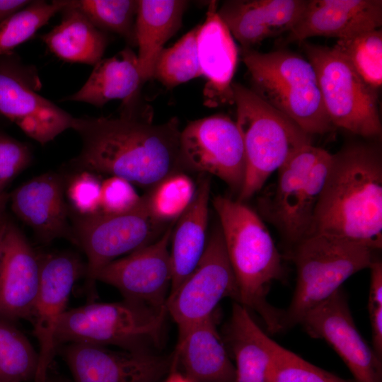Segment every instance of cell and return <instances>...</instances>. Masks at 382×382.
Listing matches in <instances>:
<instances>
[{
	"mask_svg": "<svg viewBox=\"0 0 382 382\" xmlns=\"http://www.w3.org/2000/svg\"><path fill=\"white\" fill-rule=\"evenodd\" d=\"M270 382H347L278 345Z\"/></svg>",
	"mask_w": 382,
	"mask_h": 382,
	"instance_id": "e575fe53",
	"label": "cell"
},
{
	"mask_svg": "<svg viewBox=\"0 0 382 382\" xmlns=\"http://www.w3.org/2000/svg\"><path fill=\"white\" fill-rule=\"evenodd\" d=\"M178 161L183 172L215 175L240 193L245 173V151L236 122L227 115L190 122L180 132Z\"/></svg>",
	"mask_w": 382,
	"mask_h": 382,
	"instance_id": "4fadbf2b",
	"label": "cell"
},
{
	"mask_svg": "<svg viewBox=\"0 0 382 382\" xmlns=\"http://www.w3.org/2000/svg\"><path fill=\"white\" fill-rule=\"evenodd\" d=\"M371 327L372 348L382 357V306L368 308Z\"/></svg>",
	"mask_w": 382,
	"mask_h": 382,
	"instance_id": "ab89813d",
	"label": "cell"
},
{
	"mask_svg": "<svg viewBox=\"0 0 382 382\" xmlns=\"http://www.w3.org/2000/svg\"><path fill=\"white\" fill-rule=\"evenodd\" d=\"M196 187L184 172L171 174L161 180L144 196L153 215L170 224L178 219L190 204Z\"/></svg>",
	"mask_w": 382,
	"mask_h": 382,
	"instance_id": "836d02e7",
	"label": "cell"
},
{
	"mask_svg": "<svg viewBox=\"0 0 382 382\" xmlns=\"http://www.w3.org/2000/svg\"><path fill=\"white\" fill-rule=\"evenodd\" d=\"M333 47L348 62L368 86L378 92L382 85L381 28L337 40Z\"/></svg>",
	"mask_w": 382,
	"mask_h": 382,
	"instance_id": "f546056e",
	"label": "cell"
},
{
	"mask_svg": "<svg viewBox=\"0 0 382 382\" xmlns=\"http://www.w3.org/2000/svg\"><path fill=\"white\" fill-rule=\"evenodd\" d=\"M332 160V154L310 144L278 170L272 191L258 200L262 215L294 246L311 235L315 211Z\"/></svg>",
	"mask_w": 382,
	"mask_h": 382,
	"instance_id": "ba28073f",
	"label": "cell"
},
{
	"mask_svg": "<svg viewBox=\"0 0 382 382\" xmlns=\"http://www.w3.org/2000/svg\"><path fill=\"white\" fill-rule=\"evenodd\" d=\"M62 13L61 22L41 35L42 40L63 61L95 66L108 45V33L96 28L70 0Z\"/></svg>",
	"mask_w": 382,
	"mask_h": 382,
	"instance_id": "83f0119b",
	"label": "cell"
},
{
	"mask_svg": "<svg viewBox=\"0 0 382 382\" xmlns=\"http://www.w3.org/2000/svg\"><path fill=\"white\" fill-rule=\"evenodd\" d=\"M241 54L250 88L262 100L311 136L332 129L315 69L307 59L286 49L260 52L241 48Z\"/></svg>",
	"mask_w": 382,
	"mask_h": 382,
	"instance_id": "277c9868",
	"label": "cell"
},
{
	"mask_svg": "<svg viewBox=\"0 0 382 382\" xmlns=\"http://www.w3.org/2000/svg\"><path fill=\"white\" fill-rule=\"evenodd\" d=\"M8 222L4 217L0 219V255Z\"/></svg>",
	"mask_w": 382,
	"mask_h": 382,
	"instance_id": "7bdbcfd3",
	"label": "cell"
},
{
	"mask_svg": "<svg viewBox=\"0 0 382 382\" xmlns=\"http://www.w3.org/2000/svg\"><path fill=\"white\" fill-rule=\"evenodd\" d=\"M40 257L8 222L0 255V318L30 319L40 284Z\"/></svg>",
	"mask_w": 382,
	"mask_h": 382,
	"instance_id": "ac0fdd59",
	"label": "cell"
},
{
	"mask_svg": "<svg viewBox=\"0 0 382 382\" xmlns=\"http://www.w3.org/2000/svg\"><path fill=\"white\" fill-rule=\"evenodd\" d=\"M210 190L209 175L200 174L192 200L174 224L170 238L172 282L169 295L192 272L204 252Z\"/></svg>",
	"mask_w": 382,
	"mask_h": 382,
	"instance_id": "603a6c76",
	"label": "cell"
},
{
	"mask_svg": "<svg viewBox=\"0 0 382 382\" xmlns=\"http://www.w3.org/2000/svg\"><path fill=\"white\" fill-rule=\"evenodd\" d=\"M224 298L239 303L236 279L218 225L208 236L203 255L195 270L168 297L167 312L178 326V339L213 315Z\"/></svg>",
	"mask_w": 382,
	"mask_h": 382,
	"instance_id": "8fae6325",
	"label": "cell"
},
{
	"mask_svg": "<svg viewBox=\"0 0 382 382\" xmlns=\"http://www.w3.org/2000/svg\"><path fill=\"white\" fill-rule=\"evenodd\" d=\"M101 181L96 174L79 171L69 181L66 191L71 207L80 216L100 212Z\"/></svg>",
	"mask_w": 382,
	"mask_h": 382,
	"instance_id": "d590c367",
	"label": "cell"
},
{
	"mask_svg": "<svg viewBox=\"0 0 382 382\" xmlns=\"http://www.w3.org/2000/svg\"><path fill=\"white\" fill-rule=\"evenodd\" d=\"M138 98L139 93L122 101L117 117H74L71 129L79 134L81 149L70 162L73 168L144 187L183 172L178 161L179 120L173 117L154 123L151 111L139 107Z\"/></svg>",
	"mask_w": 382,
	"mask_h": 382,
	"instance_id": "6da1fadb",
	"label": "cell"
},
{
	"mask_svg": "<svg viewBox=\"0 0 382 382\" xmlns=\"http://www.w3.org/2000/svg\"><path fill=\"white\" fill-rule=\"evenodd\" d=\"M38 352L11 321L0 318V379L28 382L35 379Z\"/></svg>",
	"mask_w": 382,
	"mask_h": 382,
	"instance_id": "f1b7e54d",
	"label": "cell"
},
{
	"mask_svg": "<svg viewBox=\"0 0 382 382\" xmlns=\"http://www.w3.org/2000/svg\"><path fill=\"white\" fill-rule=\"evenodd\" d=\"M98 29L113 33L130 47L137 46L135 24L138 8L136 0H71Z\"/></svg>",
	"mask_w": 382,
	"mask_h": 382,
	"instance_id": "4dcf8cb0",
	"label": "cell"
},
{
	"mask_svg": "<svg viewBox=\"0 0 382 382\" xmlns=\"http://www.w3.org/2000/svg\"><path fill=\"white\" fill-rule=\"evenodd\" d=\"M142 83L137 54L127 47L113 57L100 60L82 87L63 100L101 108L110 100L133 97L139 93Z\"/></svg>",
	"mask_w": 382,
	"mask_h": 382,
	"instance_id": "484cf974",
	"label": "cell"
},
{
	"mask_svg": "<svg viewBox=\"0 0 382 382\" xmlns=\"http://www.w3.org/2000/svg\"><path fill=\"white\" fill-rule=\"evenodd\" d=\"M35 67L14 52L0 56V112L42 145L71 129L74 117L38 93Z\"/></svg>",
	"mask_w": 382,
	"mask_h": 382,
	"instance_id": "7c38bea8",
	"label": "cell"
},
{
	"mask_svg": "<svg viewBox=\"0 0 382 382\" xmlns=\"http://www.w3.org/2000/svg\"><path fill=\"white\" fill-rule=\"evenodd\" d=\"M40 284L30 320L39 344L34 382H46L58 349L55 335L59 322L75 282L85 275L86 265L69 253L46 255L40 258Z\"/></svg>",
	"mask_w": 382,
	"mask_h": 382,
	"instance_id": "5bb4252c",
	"label": "cell"
},
{
	"mask_svg": "<svg viewBox=\"0 0 382 382\" xmlns=\"http://www.w3.org/2000/svg\"><path fill=\"white\" fill-rule=\"evenodd\" d=\"M187 4L183 0L138 1L135 33L144 83L153 78L156 59L166 42L180 28Z\"/></svg>",
	"mask_w": 382,
	"mask_h": 382,
	"instance_id": "4316f807",
	"label": "cell"
},
{
	"mask_svg": "<svg viewBox=\"0 0 382 382\" xmlns=\"http://www.w3.org/2000/svg\"><path fill=\"white\" fill-rule=\"evenodd\" d=\"M68 0L30 1L0 24V56L13 52L67 6Z\"/></svg>",
	"mask_w": 382,
	"mask_h": 382,
	"instance_id": "1f68e13d",
	"label": "cell"
},
{
	"mask_svg": "<svg viewBox=\"0 0 382 382\" xmlns=\"http://www.w3.org/2000/svg\"><path fill=\"white\" fill-rule=\"evenodd\" d=\"M141 197L127 180L110 176L101 183L100 212L122 214L135 208Z\"/></svg>",
	"mask_w": 382,
	"mask_h": 382,
	"instance_id": "8d00e7d4",
	"label": "cell"
},
{
	"mask_svg": "<svg viewBox=\"0 0 382 382\" xmlns=\"http://www.w3.org/2000/svg\"><path fill=\"white\" fill-rule=\"evenodd\" d=\"M213 206L219 219L226 253L239 293V303L255 311L269 332H281L283 311L267 300L272 282L284 278L282 256L259 215L238 200L217 195Z\"/></svg>",
	"mask_w": 382,
	"mask_h": 382,
	"instance_id": "3957f363",
	"label": "cell"
},
{
	"mask_svg": "<svg viewBox=\"0 0 382 382\" xmlns=\"http://www.w3.org/2000/svg\"><path fill=\"white\" fill-rule=\"evenodd\" d=\"M31 151L25 144L0 133V193L30 163Z\"/></svg>",
	"mask_w": 382,
	"mask_h": 382,
	"instance_id": "74e56055",
	"label": "cell"
},
{
	"mask_svg": "<svg viewBox=\"0 0 382 382\" xmlns=\"http://www.w3.org/2000/svg\"><path fill=\"white\" fill-rule=\"evenodd\" d=\"M9 198L10 195H8L6 197L0 199V219L4 217V213L5 212L6 204L9 201Z\"/></svg>",
	"mask_w": 382,
	"mask_h": 382,
	"instance_id": "ee69618b",
	"label": "cell"
},
{
	"mask_svg": "<svg viewBox=\"0 0 382 382\" xmlns=\"http://www.w3.org/2000/svg\"><path fill=\"white\" fill-rule=\"evenodd\" d=\"M212 1L204 22L198 25L197 48L199 66L207 83L204 103L209 107L234 104L233 78L238 59V49Z\"/></svg>",
	"mask_w": 382,
	"mask_h": 382,
	"instance_id": "7402d4cb",
	"label": "cell"
},
{
	"mask_svg": "<svg viewBox=\"0 0 382 382\" xmlns=\"http://www.w3.org/2000/svg\"><path fill=\"white\" fill-rule=\"evenodd\" d=\"M28 0H0V24L30 3Z\"/></svg>",
	"mask_w": 382,
	"mask_h": 382,
	"instance_id": "60d3db41",
	"label": "cell"
},
{
	"mask_svg": "<svg viewBox=\"0 0 382 382\" xmlns=\"http://www.w3.org/2000/svg\"><path fill=\"white\" fill-rule=\"evenodd\" d=\"M8 195L6 192L0 193V199Z\"/></svg>",
	"mask_w": 382,
	"mask_h": 382,
	"instance_id": "bcb514c9",
	"label": "cell"
},
{
	"mask_svg": "<svg viewBox=\"0 0 382 382\" xmlns=\"http://www.w3.org/2000/svg\"><path fill=\"white\" fill-rule=\"evenodd\" d=\"M375 250L335 237L311 235L291 247L290 259L296 267V288L283 311L281 331L299 325L302 318L341 288L354 274L369 268Z\"/></svg>",
	"mask_w": 382,
	"mask_h": 382,
	"instance_id": "8992f818",
	"label": "cell"
},
{
	"mask_svg": "<svg viewBox=\"0 0 382 382\" xmlns=\"http://www.w3.org/2000/svg\"><path fill=\"white\" fill-rule=\"evenodd\" d=\"M170 224L153 215L144 195L135 208L125 214L100 212L90 216L78 215L71 228L74 243L81 248L87 259L85 290L88 302L95 298L96 277L103 267L122 255L156 241Z\"/></svg>",
	"mask_w": 382,
	"mask_h": 382,
	"instance_id": "9c48e42d",
	"label": "cell"
},
{
	"mask_svg": "<svg viewBox=\"0 0 382 382\" xmlns=\"http://www.w3.org/2000/svg\"><path fill=\"white\" fill-rule=\"evenodd\" d=\"M236 124L245 156V173L238 201L252 197L267 178L295 153L312 144L311 135L270 106L250 88L233 82Z\"/></svg>",
	"mask_w": 382,
	"mask_h": 382,
	"instance_id": "5b68a950",
	"label": "cell"
},
{
	"mask_svg": "<svg viewBox=\"0 0 382 382\" xmlns=\"http://www.w3.org/2000/svg\"><path fill=\"white\" fill-rule=\"evenodd\" d=\"M167 313V309H156L127 299L88 302L66 310L62 316L55 335L57 349L64 344L79 342L116 346L128 351H150L162 340Z\"/></svg>",
	"mask_w": 382,
	"mask_h": 382,
	"instance_id": "52a82bcc",
	"label": "cell"
},
{
	"mask_svg": "<svg viewBox=\"0 0 382 382\" xmlns=\"http://www.w3.org/2000/svg\"><path fill=\"white\" fill-rule=\"evenodd\" d=\"M308 0H229L217 13L241 48L252 49L265 39L289 32Z\"/></svg>",
	"mask_w": 382,
	"mask_h": 382,
	"instance_id": "44dd1931",
	"label": "cell"
},
{
	"mask_svg": "<svg viewBox=\"0 0 382 382\" xmlns=\"http://www.w3.org/2000/svg\"><path fill=\"white\" fill-rule=\"evenodd\" d=\"M374 250L382 247V155L378 144L354 142L332 154L311 235Z\"/></svg>",
	"mask_w": 382,
	"mask_h": 382,
	"instance_id": "7a4b0ae2",
	"label": "cell"
},
{
	"mask_svg": "<svg viewBox=\"0 0 382 382\" xmlns=\"http://www.w3.org/2000/svg\"><path fill=\"white\" fill-rule=\"evenodd\" d=\"M0 382H4V381H1V380L0 379Z\"/></svg>",
	"mask_w": 382,
	"mask_h": 382,
	"instance_id": "7dc6e473",
	"label": "cell"
},
{
	"mask_svg": "<svg viewBox=\"0 0 382 382\" xmlns=\"http://www.w3.org/2000/svg\"><path fill=\"white\" fill-rule=\"evenodd\" d=\"M198 26L183 35L173 46L160 52L154 69L156 78L168 88L202 76L199 66L197 34Z\"/></svg>",
	"mask_w": 382,
	"mask_h": 382,
	"instance_id": "d6a6232c",
	"label": "cell"
},
{
	"mask_svg": "<svg viewBox=\"0 0 382 382\" xmlns=\"http://www.w3.org/2000/svg\"><path fill=\"white\" fill-rule=\"evenodd\" d=\"M381 25V0H308L285 42H302L319 36L345 39Z\"/></svg>",
	"mask_w": 382,
	"mask_h": 382,
	"instance_id": "d6986e66",
	"label": "cell"
},
{
	"mask_svg": "<svg viewBox=\"0 0 382 382\" xmlns=\"http://www.w3.org/2000/svg\"><path fill=\"white\" fill-rule=\"evenodd\" d=\"M368 308L382 306V263L376 260L371 267Z\"/></svg>",
	"mask_w": 382,
	"mask_h": 382,
	"instance_id": "f35d334b",
	"label": "cell"
},
{
	"mask_svg": "<svg viewBox=\"0 0 382 382\" xmlns=\"http://www.w3.org/2000/svg\"><path fill=\"white\" fill-rule=\"evenodd\" d=\"M164 382H194L185 374L173 370Z\"/></svg>",
	"mask_w": 382,
	"mask_h": 382,
	"instance_id": "b9f144b4",
	"label": "cell"
},
{
	"mask_svg": "<svg viewBox=\"0 0 382 382\" xmlns=\"http://www.w3.org/2000/svg\"><path fill=\"white\" fill-rule=\"evenodd\" d=\"M225 333L235 361L236 382H270L279 344L258 326L246 307L234 301Z\"/></svg>",
	"mask_w": 382,
	"mask_h": 382,
	"instance_id": "cb8c5ba5",
	"label": "cell"
},
{
	"mask_svg": "<svg viewBox=\"0 0 382 382\" xmlns=\"http://www.w3.org/2000/svg\"><path fill=\"white\" fill-rule=\"evenodd\" d=\"M313 66L332 125L366 137H379L382 126L378 94L368 86L332 47L301 42Z\"/></svg>",
	"mask_w": 382,
	"mask_h": 382,
	"instance_id": "30bf717a",
	"label": "cell"
},
{
	"mask_svg": "<svg viewBox=\"0 0 382 382\" xmlns=\"http://www.w3.org/2000/svg\"><path fill=\"white\" fill-rule=\"evenodd\" d=\"M60 346L74 382H156L168 364L150 351H115L79 342Z\"/></svg>",
	"mask_w": 382,
	"mask_h": 382,
	"instance_id": "e0dca14e",
	"label": "cell"
},
{
	"mask_svg": "<svg viewBox=\"0 0 382 382\" xmlns=\"http://www.w3.org/2000/svg\"><path fill=\"white\" fill-rule=\"evenodd\" d=\"M65 179L57 173L35 177L10 195L15 214L29 226L43 243L65 238L74 243L72 228L64 200Z\"/></svg>",
	"mask_w": 382,
	"mask_h": 382,
	"instance_id": "ffe728a7",
	"label": "cell"
},
{
	"mask_svg": "<svg viewBox=\"0 0 382 382\" xmlns=\"http://www.w3.org/2000/svg\"><path fill=\"white\" fill-rule=\"evenodd\" d=\"M46 382H66V381L64 380H61V379H54V378L50 379L47 378Z\"/></svg>",
	"mask_w": 382,
	"mask_h": 382,
	"instance_id": "f6af8a7d",
	"label": "cell"
},
{
	"mask_svg": "<svg viewBox=\"0 0 382 382\" xmlns=\"http://www.w3.org/2000/svg\"><path fill=\"white\" fill-rule=\"evenodd\" d=\"M176 220L153 243L103 267L96 280L116 288L124 299L156 309H167L172 282L168 249Z\"/></svg>",
	"mask_w": 382,
	"mask_h": 382,
	"instance_id": "9a60e30c",
	"label": "cell"
},
{
	"mask_svg": "<svg viewBox=\"0 0 382 382\" xmlns=\"http://www.w3.org/2000/svg\"><path fill=\"white\" fill-rule=\"evenodd\" d=\"M194 382H236V370L216 327L214 314L178 339L173 363Z\"/></svg>",
	"mask_w": 382,
	"mask_h": 382,
	"instance_id": "d4e9b609",
	"label": "cell"
},
{
	"mask_svg": "<svg viewBox=\"0 0 382 382\" xmlns=\"http://www.w3.org/2000/svg\"><path fill=\"white\" fill-rule=\"evenodd\" d=\"M299 325L337 352L355 382H382L381 358L359 332L341 288L308 311Z\"/></svg>",
	"mask_w": 382,
	"mask_h": 382,
	"instance_id": "2e32d148",
	"label": "cell"
}]
</instances>
